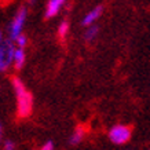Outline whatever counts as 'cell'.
<instances>
[{
    "label": "cell",
    "instance_id": "1",
    "mask_svg": "<svg viewBox=\"0 0 150 150\" xmlns=\"http://www.w3.org/2000/svg\"><path fill=\"white\" fill-rule=\"evenodd\" d=\"M13 87L15 90V95H17V106H18V116L19 117H28L32 113L33 108V98L32 94L28 91L25 86H23L22 80L19 77H13Z\"/></svg>",
    "mask_w": 150,
    "mask_h": 150
},
{
    "label": "cell",
    "instance_id": "2",
    "mask_svg": "<svg viewBox=\"0 0 150 150\" xmlns=\"http://www.w3.org/2000/svg\"><path fill=\"white\" fill-rule=\"evenodd\" d=\"M131 138V129L125 125H114L109 131V139L116 145H124Z\"/></svg>",
    "mask_w": 150,
    "mask_h": 150
},
{
    "label": "cell",
    "instance_id": "3",
    "mask_svg": "<svg viewBox=\"0 0 150 150\" xmlns=\"http://www.w3.org/2000/svg\"><path fill=\"white\" fill-rule=\"evenodd\" d=\"M26 15H28V11L25 7H21L18 10V13L15 14L13 22L10 25V37H11V40H15L21 35V30H22V28H23Z\"/></svg>",
    "mask_w": 150,
    "mask_h": 150
},
{
    "label": "cell",
    "instance_id": "4",
    "mask_svg": "<svg viewBox=\"0 0 150 150\" xmlns=\"http://www.w3.org/2000/svg\"><path fill=\"white\" fill-rule=\"evenodd\" d=\"M65 1H66V0H50V1L47 3V8H46L44 17H46L47 19L55 17V15L59 13V10L62 8V6L65 4Z\"/></svg>",
    "mask_w": 150,
    "mask_h": 150
},
{
    "label": "cell",
    "instance_id": "5",
    "mask_svg": "<svg viewBox=\"0 0 150 150\" xmlns=\"http://www.w3.org/2000/svg\"><path fill=\"white\" fill-rule=\"evenodd\" d=\"M100 15H102V7H100V6H98L96 8H94L92 11H90V13L84 17V19H83V25H84V26H87V25H91L94 21H96V19L99 18Z\"/></svg>",
    "mask_w": 150,
    "mask_h": 150
},
{
    "label": "cell",
    "instance_id": "6",
    "mask_svg": "<svg viewBox=\"0 0 150 150\" xmlns=\"http://www.w3.org/2000/svg\"><path fill=\"white\" fill-rule=\"evenodd\" d=\"M13 62L15 65V69H21L25 64V52H23L22 48H17L15 52H14V57H13Z\"/></svg>",
    "mask_w": 150,
    "mask_h": 150
},
{
    "label": "cell",
    "instance_id": "7",
    "mask_svg": "<svg viewBox=\"0 0 150 150\" xmlns=\"http://www.w3.org/2000/svg\"><path fill=\"white\" fill-rule=\"evenodd\" d=\"M83 137H84V129L80 127V128H77L76 131L73 132V135L70 137V143H72V145H77V143L81 142Z\"/></svg>",
    "mask_w": 150,
    "mask_h": 150
},
{
    "label": "cell",
    "instance_id": "8",
    "mask_svg": "<svg viewBox=\"0 0 150 150\" xmlns=\"http://www.w3.org/2000/svg\"><path fill=\"white\" fill-rule=\"evenodd\" d=\"M98 32H99V28L96 26V25L88 28V29H87V32H86V35H84V39L88 40V41L94 40V39L96 37V35H98Z\"/></svg>",
    "mask_w": 150,
    "mask_h": 150
},
{
    "label": "cell",
    "instance_id": "9",
    "mask_svg": "<svg viewBox=\"0 0 150 150\" xmlns=\"http://www.w3.org/2000/svg\"><path fill=\"white\" fill-rule=\"evenodd\" d=\"M68 30H69V23L66 22V21H64V22L61 23V25H59V28H58V36L64 39V37L66 36Z\"/></svg>",
    "mask_w": 150,
    "mask_h": 150
},
{
    "label": "cell",
    "instance_id": "10",
    "mask_svg": "<svg viewBox=\"0 0 150 150\" xmlns=\"http://www.w3.org/2000/svg\"><path fill=\"white\" fill-rule=\"evenodd\" d=\"M15 43H17V44H18V46H19V48H23V47L26 46V43H28V39H26V36L21 33V35H19V36L17 37V39H15Z\"/></svg>",
    "mask_w": 150,
    "mask_h": 150
},
{
    "label": "cell",
    "instance_id": "11",
    "mask_svg": "<svg viewBox=\"0 0 150 150\" xmlns=\"http://www.w3.org/2000/svg\"><path fill=\"white\" fill-rule=\"evenodd\" d=\"M14 149H15V145H14V142L6 141V143H4V150H14Z\"/></svg>",
    "mask_w": 150,
    "mask_h": 150
},
{
    "label": "cell",
    "instance_id": "12",
    "mask_svg": "<svg viewBox=\"0 0 150 150\" xmlns=\"http://www.w3.org/2000/svg\"><path fill=\"white\" fill-rule=\"evenodd\" d=\"M40 150H54V145H52V142H47L46 145L43 146Z\"/></svg>",
    "mask_w": 150,
    "mask_h": 150
},
{
    "label": "cell",
    "instance_id": "13",
    "mask_svg": "<svg viewBox=\"0 0 150 150\" xmlns=\"http://www.w3.org/2000/svg\"><path fill=\"white\" fill-rule=\"evenodd\" d=\"M1 40H3V35H1V32H0V44H1Z\"/></svg>",
    "mask_w": 150,
    "mask_h": 150
},
{
    "label": "cell",
    "instance_id": "14",
    "mask_svg": "<svg viewBox=\"0 0 150 150\" xmlns=\"http://www.w3.org/2000/svg\"><path fill=\"white\" fill-rule=\"evenodd\" d=\"M0 139H1V124H0Z\"/></svg>",
    "mask_w": 150,
    "mask_h": 150
},
{
    "label": "cell",
    "instance_id": "15",
    "mask_svg": "<svg viewBox=\"0 0 150 150\" xmlns=\"http://www.w3.org/2000/svg\"><path fill=\"white\" fill-rule=\"evenodd\" d=\"M28 1H29V3H33V1H35V0H28Z\"/></svg>",
    "mask_w": 150,
    "mask_h": 150
}]
</instances>
